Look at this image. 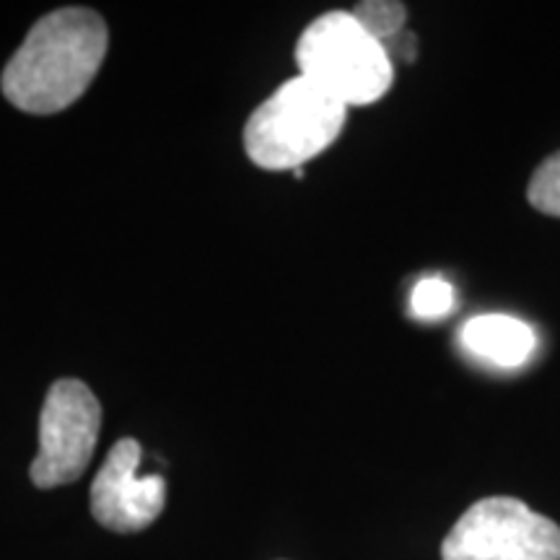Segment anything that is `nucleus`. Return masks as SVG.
<instances>
[{"instance_id": "2", "label": "nucleus", "mask_w": 560, "mask_h": 560, "mask_svg": "<svg viewBox=\"0 0 560 560\" xmlns=\"http://www.w3.org/2000/svg\"><path fill=\"white\" fill-rule=\"evenodd\" d=\"M346 117V104L296 75L252 112L244 149L268 172L301 170L338 140Z\"/></svg>"}, {"instance_id": "1", "label": "nucleus", "mask_w": 560, "mask_h": 560, "mask_svg": "<svg viewBox=\"0 0 560 560\" xmlns=\"http://www.w3.org/2000/svg\"><path fill=\"white\" fill-rule=\"evenodd\" d=\"M109 32L91 9L42 16L3 70L0 89L26 115H55L79 102L100 73Z\"/></svg>"}, {"instance_id": "3", "label": "nucleus", "mask_w": 560, "mask_h": 560, "mask_svg": "<svg viewBox=\"0 0 560 560\" xmlns=\"http://www.w3.org/2000/svg\"><path fill=\"white\" fill-rule=\"evenodd\" d=\"M301 75L346 107L380 102L395 83L392 55L350 11H330L306 26L296 45Z\"/></svg>"}, {"instance_id": "8", "label": "nucleus", "mask_w": 560, "mask_h": 560, "mask_svg": "<svg viewBox=\"0 0 560 560\" xmlns=\"http://www.w3.org/2000/svg\"><path fill=\"white\" fill-rule=\"evenodd\" d=\"M350 13L384 47L400 37L405 21H408V9L397 3V0H366V3H359Z\"/></svg>"}, {"instance_id": "4", "label": "nucleus", "mask_w": 560, "mask_h": 560, "mask_svg": "<svg viewBox=\"0 0 560 560\" xmlns=\"http://www.w3.org/2000/svg\"><path fill=\"white\" fill-rule=\"evenodd\" d=\"M444 560H560V527L511 495L472 503L454 524Z\"/></svg>"}, {"instance_id": "7", "label": "nucleus", "mask_w": 560, "mask_h": 560, "mask_svg": "<svg viewBox=\"0 0 560 560\" xmlns=\"http://www.w3.org/2000/svg\"><path fill=\"white\" fill-rule=\"evenodd\" d=\"M459 342L475 359L503 369L522 366L537 350L535 330L509 314H480L467 319L459 330Z\"/></svg>"}, {"instance_id": "5", "label": "nucleus", "mask_w": 560, "mask_h": 560, "mask_svg": "<svg viewBox=\"0 0 560 560\" xmlns=\"http://www.w3.org/2000/svg\"><path fill=\"white\" fill-rule=\"evenodd\" d=\"M102 405L86 384L60 380L47 392L39 416V454L30 478L37 488H58L86 472L100 441Z\"/></svg>"}, {"instance_id": "10", "label": "nucleus", "mask_w": 560, "mask_h": 560, "mask_svg": "<svg viewBox=\"0 0 560 560\" xmlns=\"http://www.w3.org/2000/svg\"><path fill=\"white\" fill-rule=\"evenodd\" d=\"M527 198L532 208L560 219V151L545 159L535 174H532Z\"/></svg>"}, {"instance_id": "9", "label": "nucleus", "mask_w": 560, "mask_h": 560, "mask_svg": "<svg viewBox=\"0 0 560 560\" xmlns=\"http://www.w3.org/2000/svg\"><path fill=\"white\" fill-rule=\"evenodd\" d=\"M457 306V291L444 278H423L410 293V314L416 319H444Z\"/></svg>"}, {"instance_id": "6", "label": "nucleus", "mask_w": 560, "mask_h": 560, "mask_svg": "<svg viewBox=\"0 0 560 560\" xmlns=\"http://www.w3.org/2000/svg\"><path fill=\"white\" fill-rule=\"evenodd\" d=\"M143 450L136 439L112 446L91 486V514L112 532H140L161 516L166 480L159 472H140Z\"/></svg>"}]
</instances>
